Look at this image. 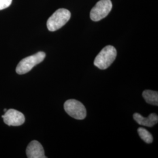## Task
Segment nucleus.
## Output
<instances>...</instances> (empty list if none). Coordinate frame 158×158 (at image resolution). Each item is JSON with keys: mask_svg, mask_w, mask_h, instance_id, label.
I'll use <instances>...</instances> for the list:
<instances>
[{"mask_svg": "<svg viewBox=\"0 0 158 158\" xmlns=\"http://www.w3.org/2000/svg\"><path fill=\"white\" fill-rule=\"evenodd\" d=\"M113 4L111 0H100L91 10L90 17L93 21H99L107 17L111 11Z\"/></svg>", "mask_w": 158, "mask_h": 158, "instance_id": "39448f33", "label": "nucleus"}, {"mask_svg": "<svg viewBox=\"0 0 158 158\" xmlns=\"http://www.w3.org/2000/svg\"><path fill=\"white\" fill-rule=\"evenodd\" d=\"M26 153L28 158H46L44 148L37 141H32L27 148Z\"/></svg>", "mask_w": 158, "mask_h": 158, "instance_id": "0eeeda50", "label": "nucleus"}, {"mask_svg": "<svg viewBox=\"0 0 158 158\" xmlns=\"http://www.w3.org/2000/svg\"><path fill=\"white\" fill-rule=\"evenodd\" d=\"M6 111H7V110H6V108H5V109L4 110V112H6Z\"/></svg>", "mask_w": 158, "mask_h": 158, "instance_id": "f8f14e48", "label": "nucleus"}, {"mask_svg": "<svg viewBox=\"0 0 158 158\" xmlns=\"http://www.w3.org/2000/svg\"><path fill=\"white\" fill-rule=\"evenodd\" d=\"M12 0H0V10H4L11 4Z\"/></svg>", "mask_w": 158, "mask_h": 158, "instance_id": "9b49d317", "label": "nucleus"}, {"mask_svg": "<svg viewBox=\"0 0 158 158\" xmlns=\"http://www.w3.org/2000/svg\"><path fill=\"white\" fill-rule=\"evenodd\" d=\"M46 54L44 52H39L34 55L23 59L16 68V72L18 74H24L31 71L34 66L42 62L45 58Z\"/></svg>", "mask_w": 158, "mask_h": 158, "instance_id": "7ed1b4c3", "label": "nucleus"}, {"mask_svg": "<svg viewBox=\"0 0 158 158\" xmlns=\"http://www.w3.org/2000/svg\"><path fill=\"white\" fill-rule=\"evenodd\" d=\"M134 119L138 124L148 127H152L158 122V116L155 113L151 114L147 118L143 117L138 113H135L133 115Z\"/></svg>", "mask_w": 158, "mask_h": 158, "instance_id": "6e6552de", "label": "nucleus"}, {"mask_svg": "<svg viewBox=\"0 0 158 158\" xmlns=\"http://www.w3.org/2000/svg\"><path fill=\"white\" fill-rule=\"evenodd\" d=\"M138 132L142 139L146 143H151L152 142V135L148 130L143 128H139L138 129Z\"/></svg>", "mask_w": 158, "mask_h": 158, "instance_id": "9d476101", "label": "nucleus"}, {"mask_svg": "<svg viewBox=\"0 0 158 158\" xmlns=\"http://www.w3.org/2000/svg\"><path fill=\"white\" fill-rule=\"evenodd\" d=\"M117 57V50L113 46L104 47L96 56L94 64L102 70H105L111 66Z\"/></svg>", "mask_w": 158, "mask_h": 158, "instance_id": "f257e3e1", "label": "nucleus"}, {"mask_svg": "<svg viewBox=\"0 0 158 158\" xmlns=\"http://www.w3.org/2000/svg\"><path fill=\"white\" fill-rule=\"evenodd\" d=\"M142 96L147 103L158 106V91L147 90L143 91L142 93Z\"/></svg>", "mask_w": 158, "mask_h": 158, "instance_id": "1a4fd4ad", "label": "nucleus"}, {"mask_svg": "<svg viewBox=\"0 0 158 158\" xmlns=\"http://www.w3.org/2000/svg\"><path fill=\"white\" fill-rule=\"evenodd\" d=\"M65 111L70 117L76 119H83L86 117L87 111L85 106L76 100H68L64 104Z\"/></svg>", "mask_w": 158, "mask_h": 158, "instance_id": "20e7f679", "label": "nucleus"}, {"mask_svg": "<svg viewBox=\"0 0 158 158\" xmlns=\"http://www.w3.org/2000/svg\"><path fill=\"white\" fill-rule=\"evenodd\" d=\"M4 122L9 126H20L25 123V116L23 113L14 109H10L2 115Z\"/></svg>", "mask_w": 158, "mask_h": 158, "instance_id": "423d86ee", "label": "nucleus"}, {"mask_svg": "<svg viewBox=\"0 0 158 158\" xmlns=\"http://www.w3.org/2000/svg\"><path fill=\"white\" fill-rule=\"evenodd\" d=\"M71 17V13L68 10L60 8L55 12L47 21V28L51 32H54L61 28Z\"/></svg>", "mask_w": 158, "mask_h": 158, "instance_id": "f03ea898", "label": "nucleus"}]
</instances>
